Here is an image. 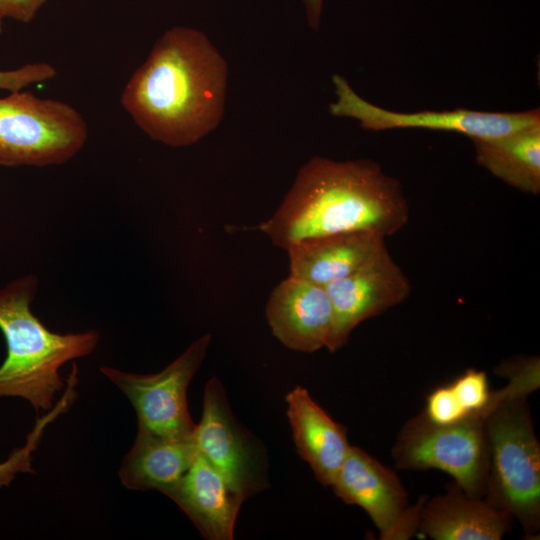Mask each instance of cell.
<instances>
[{"instance_id":"obj_24","label":"cell","mask_w":540,"mask_h":540,"mask_svg":"<svg viewBox=\"0 0 540 540\" xmlns=\"http://www.w3.org/2000/svg\"><path fill=\"white\" fill-rule=\"evenodd\" d=\"M309 25L317 29L320 24V18L323 7V0H304Z\"/></svg>"},{"instance_id":"obj_8","label":"cell","mask_w":540,"mask_h":540,"mask_svg":"<svg viewBox=\"0 0 540 540\" xmlns=\"http://www.w3.org/2000/svg\"><path fill=\"white\" fill-rule=\"evenodd\" d=\"M194 441L197 451L244 501L269 487L264 446L235 417L216 377L205 385L202 417L195 426Z\"/></svg>"},{"instance_id":"obj_16","label":"cell","mask_w":540,"mask_h":540,"mask_svg":"<svg viewBox=\"0 0 540 540\" xmlns=\"http://www.w3.org/2000/svg\"><path fill=\"white\" fill-rule=\"evenodd\" d=\"M285 400L298 454L309 464L319 483L331 486L351 446L346 428L334 421L301 386L292 389Z\"/></svg>"},{"instance_id":"obj_7","label":"cell","mask_w":540,"mask_h":540,"mask_svg":"<svg viewBox=\"0 0 540 540\" xmlns=\"http://www.w3.org/2000/svg\"><path fill=\"white\" fill-rule=\"evenodd\" d=\"M210 342V334L202 335L156 374H135L109 366H101L99 370L129 399L137 414L138 430L190 438L196 424L189 413L187 390Z\"/></svg>"},{"instance_id":"obj_5","label":"cell","mask_w":540,"mask_h":540,"mask_svg":"<svg viewBox=\"0 0 540 540\" xmlns=\"http://www.w3.org/2000/svg\"><path fill=\"white\" fill-rule=\"evenodd\" d=\"M516 386L509 383L495 391L483 410L451 424L430 422L422 412L401 428L391 449L397 468L439 469L449 474L468 495L484 497L489 474L485 422L493 408Z\"/></svg>"},{"instance_id":"obj_17","label":"cell","mask_w":540,"mask_h":540,"mask_svg":"<svg viewBox=\"0 0 540 540\" xmlns=\"http://www.w3.org/2000/svg\"><path fill=\"white\" fill-rule=\"evenodd\" d=\"M196 455L194 436L176 438L138 430L122 460L119 478L130 490L164 493L184 476Z\"/></svg>"},{"instance_id":"obj_19","label":"cell","mask_w":540,"mask_h":540,"mask_svg":"<svg viewBox=\"0 0 540 540\" xmlns=\"http://www.w3.org/2000/svg\"><path fill=\"white\" fill-rule=\"evenodd\" d=\"M73 404L70 396L64 394L60 401L38 418L22 447L14 449L8 458L0 463V489L8 486L19 473H33V452L37 449L46 426Z\"/></svg>"},{"instance_id":"obj_11","label":"cell","mask_w":540,"mask_h":540,"mask_svg":"<svg viewBox=\"0 0 540 540\" xmlns=\"http://www.w3.org/2000/svg\"><path fill=\"white\" fill-rule=\"evenodd\" d=\"M333 310V334L328 350L344 346L363 321L401 304L411 291L409 279L384 250L373 261L325 286Z\"/></svg>"},{"instance_id":"obj_3","label":"cell","mask_w":540,"mask_h":540,"mask_svg":"<svg viewBox=\"0 0 540 540\" xmlns=\"http://www.w3.org/2000/svg\"><path fill=\"white\" fill-rule=\"evenodd\" d=\"M38 278L27 275L0 289V330L7 354L0 365V397H20L35 412H47L66 386L60 368L91 354L98 345L96 330L59 334L50 331L31 311Z\"/></svg>"},{"instance_id":"obj_21","label":"cell","mask_w":540,"mask_h":540,"mask_svg":"<svg viewBox=\"0 0 540 540\" xmlns=\"http://www.w3.org/2000/svg\"><path fill=\"white\" fill-rule=\"evenodd\" d=\"M422 414L432 423L445 425L460 421L472 413L462 407L451 384L447 383L428 394Z\"/></svg>"},{"instance_id":"obj_23","label":"cell","mask_w":540,"mask_h":540,"mask_svg":"<svg viewBox=\"0 0 540 540\" xmlns=\"http://www.w3.org/2000/svg\"><path fill=\"white\" fill-rule=\"evenodd\" d=\"M49 0H0V11L5 18L29 23Z\"/></svg>"},{"instance_id":"obj_4","label":"cell","mask_w":540,"mask_h":540,"mask_svg":"<svg viewBox=\"0 0 540 540\" xmlns=\"http://www.w3.org/2000/svg\"><path fill=\"white\" fill-rule=\"evenodd\" d=\"M539 387L520 381L490 412L485 422L489 474L485 497L521 524L526 539L540 529V446L527 396Z\"/></svg>"},{"instance_id":"obj_10","label":"cell","mask_w":540,"mask_h":540,"mask_svg":"<svg viewBox=\"0 0 540 540\" xmlns=\"http://www.w3.org/2000/svg\"><path fill=\"white\" fill-rule=\"evenodd\" d=\"M330 487L346 504L366 511L380 539L403 540L416 533L425 498L411 506L396 473L361 448L350 446Z\"/></svg>"},{"instance_id":"obj_13","label":"cell","mask_w":540,"mask_h":540,"mask_svg":"<svg viewBox=\"0 0 540 540\" xmlns=\"http://www.w3.org/2000/svg\"><path fill=\"white\" fill-rule=\"evenodd\" d=\"M513 520L485 496H470L454 482L445 493L425 497L417 530L433 540H500Z\"/></svg>"},{"instance_id":"obj_2","label":"cell","mask_w":540,"mask_h":540,"mask_svg":"<svg viewBox=\"0 0 540 540\" xmlns=\"http://www.w3.org/2000/svg\"><path fill=\"white\" fill-rule=\"evenodd\" d=\"M408 219L399 183L378 164L314 157L300 168L279 208L260 230L286 250L305 239L354 231L386 238Z\"/></svg>"},{"instance_id":"obj_20","label":"cell","mask_w":540,"mask_h":540,"mask_svg":"<svg viewBox=\"0 0 540 540\" xmlns=\"http://www.w3.org/2000/svg\"><path fill=\"white\" fill-rule=\"evenodd\" d=\"M450 384L458 401L468 413L483 410L495 396V391L489 388L486 373L481 370L467 369Z\"/></svg>"},{"instance_id":"obj_14","label":"cell","mask_w":540,"mask_h":540,"mask_svg":"<svg viewBox=\"0 0 540 540\" xmlns=\"http://www.w3.org/2000/svg\"><path fill=\"white\" fill-rule=\"evenodd\" d=\"M163 494L179 506L205 539H233L244 500L198 451L184 476Z\"/></svg>"},{"instance_id":"obj_22","label":"cell","mask_w":540,"mask_h":540,"mask_svg":"<svg viewBox=\"0 0 540 540\" xmlns=\"http://www.w3.org/2000/svg\"><path fill=\"white\" fill-rule=\"evenodd\" d=\"M56 74V69L46 62L25 64L13 70L0 71V89L20 91L32 84L53 79Z\"/></svg>"},{"instance_id":"obj_18","label":"cell","mask_w":540,"mask_h":540,"mask_svg":"<svg viewBox=\"0 0 540 540\" xmlns=\"http://www.w3.org/2000/svg\"><path fill=\"white\" fill-rule=\"evenodd\" d=\"M472 141L480 166L523 192H540V123L498 138Z\"/></svg>"},{"instance_id":"obj_15","label":"cell","mask_w":540,"mask_h":540,"mask_svg":"<svg viewBox=\"0 0 540 540\" xmlns=\"http://www.w3.org/2000/svg\"><path fill=\"white\" fill-rule=\"evenodd\" d=\"M386 249L384 236L354 231L305 239L286 250L291 276L325 287L363 268Z\"/></svg>"},{"instance_id":"obj_12","label":"cell","mask_w":540,"mask_h":540,"mask_svg":"<svg viewBox=\"0 0 540 540\" xmlns=\"http://www.w3.org/2000/svg\"><path fill=\"white\" fill-rule=\"evenodd\" d=\"M266 319L273 335L291 350L312 353L330 346L333 310L324 286L289 275L272 290Z\"/></svg>"},{"instance_id":"obj_6","label":"cell","mask_w":540,"mask_h":540,"mask_svg":"<svg viewBox=\"0 0 540 540\" xmlns=\"http://www.w3.org/2000/svg\"><path fill=\"white\" fill-rule=\"evenodd\" d=\"M87 138L85 119L63 101L22 90L0 98V166L61 165Z\"/></svg>"},{"instance_id":"obj_1","label":"cell","mask_w":540,"mask_h":540,"mask_svg":"<svg viewBox=\"0 0 540 540\" xmlns=\"http://www.w3.org/2000/svg\"><path fill=\"white\" fill-rule=\"evenodd\" d=\"M227 75L224 58L203 32L172 27L132 74L120 103L152 140L186 147L220 123Z\"/></svg>"},{"instance_id":"obj_25","label":"cell","mask_w":540,"mask_h":540,"mask_svg":"<svg viewBox=\"0 0 540 540\" xmlns=\"http://www.w3.org/2000/svg\"><path fill=\"white\" fill-rule=\"evenodd\" d=\"M4 15L2 14V12L0 11V33H2L3 31V23H4Z\"/></svg>"},{"instance_id":"obj_9","label":"cell","mask_w":540,"mask_h":540,"mask_svg":"<svg viewBox=\"0 0 540 540\" xmlns=\"http://www.w3.org/2000/svg\"><path fill=\"white\" fill-rule=\"evenodd\" d=\"M333 83L337 100L330 105V112L335 116L357 119L363 128L369 130H447L465 134L474 140L498 138L540 123L539 109L516 113L468 109L414 113L389 111L361 98L343 77L334 75Z\"/></svg>"}]
</instances>
